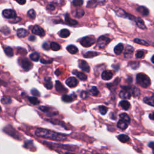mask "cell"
<instances>
[{
	"instance_id": "cell-16",
	"label": "cell",
	"mask_w": 154,
	"mask_h": 154,
	"mask_svg": "<svg viewBox=\"0 0 154 154\" xmlns=\"http://www.w3.org/2000/svg\"><path fill=\"white\" fill-rule=\"evenodd\" d=\"M76 98V95L75 94H72L71 95L64 94L62 96V100L64 102H71Z\"/></svg>"
},
{
	"instance_id": "cell-6",
	"label": "cell",
	"mask_w": 154,
	"mask_h": 154,
	"mask_svg": "<svg viewBox=\"0 0 154 154\" xmlns=\"http://www.w3.org/2000/svg\"><path fill=\"white\" fill-rule=\"evenodd\" d=\"M2 15L7 19H12L16 17V13L12 9H5L2 11Z\"/></svg>"
},
{
	"instance_id": "cell-43",
	"label": "cell",
	"mask_w": 154,
	"mask_h": 154,
	"mask_svg": "<svg viewBox=\"0 0 154 154\" xmlns=\"http://www.w3.org/2000/svg\"><path fill=\"white\" fill-rule=\"evenodd\" d=\"M99 112L102 115H105L107 112V111H108V108L106 106H102V105L100 106L99 107Z\"/></svg>"
},
{
	"instance_id": "cell-28",
	"label": "cell",
	"mask_w": 154,
	"mask_h": 154,
	"mask_svg": "<svg viewBox=\"0 0 154 154\" xmlns=\"http://www.w3.org/2000/svg\"><path fill=\"white\" fill-rule=\"evenodd\" d=\"M99 55V53L97 52H93V51H89V52H86L85 54H84L83 55V56L85 57V58H93L94 57H96L97 55Z\"/></svg>"
},
{
	"instance_id": "cell-30",
	"label": "cell",
	"mask_w": 154,
	"mask_h": 154,
	"mask_svg": "<svg viewBox=\"0 0 154 154\" xmlns=\"http://www.w3.org/2000/svg\"><path fill=\"white\" fill-rule=\"evenodd\" d=\"M84 15V11L82 9H77L75 11L74 16L77 18H81Z\"/></svg>"
},
{
	"instance_id": "cell-38",
	"label": "cell",
	"mask_w": 154,
	"mask_h": 154,
	"mask_svg": "<svg viewBox=\"0 0 154 154\" xmlns=\"http://www.w3.org/2000/svg\"><path fill=\"white\" fill-rule=\"evenodd\" d=\"M98 2L97 0H90L88 1L87 6L89 7H94L98 4Z\"/></svg>"
},
{
	"instance_id": "cell-15",
	"label": "cell",
	"mask_w": 154,
	"mask_h": 154,
	"mask_svg": "<svg viewBox=\"0 0 154 154\" xmlns=\"http://www.w3.org/2000/svg\"><path fill=\"white\" fill-rule=\"evenodd\" d=\"M72 73L75 75L81 81H85L87 79V75L84 73H82V72H78L76 70H73L72 72Z\"/></svg>"
},
{
	"instance_id": "cell-55",
	"label": "cell",
	"mask_w": 154,
	"mask_h": 154,
	"mask_svg": "<svg viewBox=\"0 0 154 154\" xmlns=\"http://www.w3.org/2000/svg\"><path fill=\"white\" fill-rule=\"evenodd\" d=\"M151 61H152V62L154 64V55L152 56V57L151 58Z\"/></svg>"
},
{
	"instance_id": "cell-54",
	"label": "cell",
	"mask_w": 154,
	"mask_h": 154,
	"mask_svg": "<svg viewBox=\"0 0 154 154\" xmlns=\"http://www.w3.org/2000/svg\"><path fill=\"white\" fill-rule=\"evenodd\" d=\"M149 118L151 119V120H154V112H152L149 114Z\"/></svg>"
},
{
	"instance_id": "cell-4",
	"label": "cell",
	"mask_w": 154,
	"mask_h": 154,
	"mask_svg": "<svg viewBox=\"0 0 154 154\" xmlns=\"http://www.w3.org/2000/svg\"><path fill=\"white\" fill-rule=\"evenodd\" d=\"M79 42L82 46L84 47H89L94 43L95 39L91 36H86L81 38Z\"/></svg>"
},
{
	"instance_id": "cell-40",
	"label": "cell",
	"mask_w": 154,
	"mask_h": 154,
	"mask_svg": "<svg viewBox=\"0 0 154 154\" xmlns=\"http://www.w3.org/2000/svg\"><path fill=\"white\" fill-rule=\"evenodd\" d=\"M83 0H73L72 4L75 7H80L83 4Z\"/></svg>"
},
{
	"instance_id": "cell-2",
	"label": "cell",
	"mask_w": 154,
	"mask_h": 154,
	"mask_svg": "<svg viewBox=\"0 0 154 154\" xmlns=\"http://www.w3.org/2000/svg\"><path fill=\"white\" fill-rule=\"evenodd\" d=\"M136 81L137 84L143 88H147L151 84L149 77L143 73H140L137 75Z\"/></svg>"
},
{
	"instance_id": "cell-9",
	"label": "cell",
	"mask_w": 154,
	"mask_h": 154,
	"mask_svg": "<svg viewBox=\"0 0 154 154\" xmlns=\"http://www.w3.org/2000/svg\"><path fill=\"white\" fill-rule=\"evenodd\" d=\"M32 32L33 34L35 35H38L39 36H43L45 34V32L44 29L38 25H35L33 27L32 29Z\"/></svg>"
},
{
	"instance_id": "cell-45",
	"label": "cell",
	"mask_w": 154,
	"mask_h": 154,
	"mask_svg": "<svg viewBox=\"0 0 154 154\" xmlns=\"http://www.w3.org/2000/svg\"><path fill=\"white\" fill-rule=\"evenodd\" d=\"M39 109L43 111V112H49L50 111V108L48 106H40L39 107Z\"/></svg>"
},
{
	"instance_id": "cell-11",
	"label": "cell",
	"mask_w": 154,
	"mask_h": 154,
	"mask_svg": "<svg viewBox=\"0 0 154 154\" xmlns=\"http://www.w3.org/2000/svg\"><path fill=\"white\" fill-rule=\"evenodd\" d=\"M134 52V48L132 47L131 46L128 45L126 46L125 52H124V57L126 58H130Z\"/></svg>"
},
{
	"instance_id": "cell-10",
	"label": "cell",
	"mask_w": 154,
	"mask_h": 154,
	"mask_svg": "<svg viewBox=\"0 0 154 154\" xmlns=\"http://www.w3.org/2000/svg\"><path fill=\"white\" fill-rule=\"evenodd\" d=\"M79 67H80V69L81 70H82L83 71L85 72H90V66L88 64V63L82 60H80L79 61Z\"/></svg>"
},
{
	"instance_id": "cell-1",
	"label": "cell",
	"mask_w": 154,
	"mask_h": 154,
	"mask_svg": "<svg viewBox=\"0 0 154 154\" xmlns=\"http://www.w3.org/2000/svg\"><path fill=\"white\" fill-rule=\"evenodd\" d=\"M35 134L38 137L49 138L54 140L63 141L66 139V137L64 135V134H61L60 133L55 132L54 131H52L50 130L42 129V128L37 129L35 131Z\"/></svg>"
},
{
	"instance_id": "cell-21",
	"label": "cell",
	"mask_w": 154,
	"mask_h": 154,
	"mask_svg": "<svg viewBox=\"0 0 154 154\" xmlns=\"http://www.w3.org/2000/svg\"><path fill=\"white\" fill-rule=\"evenodd\" d=\"M28 34V31L23 28H20L17 31V35L19 37H24Z\"/></svg>"
},
{
	"instance_id": "cell-17",
	"label": "cell",
	"mask_w": 154,
	"mask_h": 154,
	"mask_svg": "<svg viewBox=\"0 0 154 154\" xmlns=\"http://www.w3.org/2000/svg\"><path fill=\"white\" fill-rule=\"evenodd\" d=\"M137 10L143 16H147L149 14V9L145 6H139L137 8Z\"/></svg>"
},
{
	"instance_id": "cell-23",
	"label": "cell",
	"mask_w": 154,
	"mask_h": 154,
	"mask_svg": "<svg viewBox=\"0 0 154 154\" xmlns=\"http://www.w3.org/2000/svg\"><path fill=\"white\" fill-rule=\"evenodd\" d=\"M123 50V44L122 43H119L118 44L117 46H115L114 49V53L116 54V55H119L120 54L122 51Z\"/></svg>"
},
{
	"instance_id": "cell-27",
	"label": "cell",
	"mask_w": 154,
	"mask_h": 154,
	"mask_svg": "<svg viewBox=\"0 0 154 154\" xmlns=\"http://www.w3.org/2000/svg\"><path fill=\"white\" fill-rule=\"evenodd\" d=\"M119 105L125 110H128L130 108V103L127 100H122Z\"/></svg>"
},
{
	"instance_id": "cell-46",
	"label": "cell",
	"mask_w": 154,
	"mask_h": 154,
	"mask_svg": "<svg viewBox=\"0 0 154 154\" xmlns=\"http://www.w3.org/2000/svg\"><path fill=\"white\" fill-rule=\"evenodd\" d=\"M31 93H32V95H34V96H40V93L38 92V91L35 88H33L31 90Z\"/></svg>"
},
{
	"instance_id": "cell-32",
	"label": "cell",
	"mask_w": 154,
	"mask_h": 154,
	"mask_svg": "<svg viewBox=\"0 0 154 154\" xmlns=\"http://www.w3.org/2000/svg\"><path fill=\"white\" fill-rule=\"evenodd\" d=\"M29 58L34 61H37L40 58V55L38 52H35L29 55Z\"/></svg>"
},
{
	"instance_id": "cell-34",
	"label": "cell",
	"mask_w": 154,
	"mask_h": 154,
	"mask_svg": "<svg viewBox=\"0 0 154 154\" xmlns=\"http://www.w3.org/2000/svg\"><path fill=\"white\" fill-rule=\"evenodd\" d=\"M50 48H51L52 50L57 51H58L60 49L61 46L58 43H57L56 42H52L50 45Z\"/></svg>"
},
{
	"instance_id": "cell-39",
	"label": "cell",
	"mask_w": 154,
	"mask_h": 154,
	"mask_svg": "<svg viewBox=\"0 0 154 154\" xmlns=\"http://www.w3.org/2000/svg\"><path fill=\"white\" fill-rule=\"evenodd\" d=\"M27 15L28 16L31 18V19H34L35 17L36 16V13L35 12V11L33 9H31L29 10L28 13H27Z\"/></svg>"
},
{
	"instance_id": "cell-33",
	"label": "cell",
	"mask_w": 154,
	"mask_h": 154,
	"mask_svg": "<svg viewBox=\"0 0 154 154\" xmlns=\"http://www.w3.org/2000/svg\"><path fill=\"white\" fill-rule=\"evenodd\" d=\"M134 42L137 43H138L140 45H143V46H149V44L148 42H147L146 41L144 40H141V39H140V38H135L134 40Z\"/></svg>"
},
{
	"instance_id": "cell-5",
	"label": "cell",
	"mask_w": 154,
	"mask_h": 154,
	"mask_svg": "<svg viewBox=\"0 0 154 154\" xmlns=\"http://www.w3.org/2000/svg\"><path fill=\"white\" fill-rule=\"evenodd\" d=\"M111 42V39L106 36L101 35L100 36L97 41V45L99 48L103 49L105 48V46Z\"/></svg>"
},
{
	"instance_id": "cell-19",
	"label": "cell",
	"mask_w": 154,
	"mask_h": 154,
	"mask_svg": "<svg viewBox=\"0 0 154 154\" xmlns=\"http://www.w3.org/2000/svg\"><path fill=\"white\" fill-rule=\"evenodd\" d=\"M115 13L116 14L119 16V17H124V18H126V16H127V13L122 10V8H117L115 9Z\"/></svg>"
},
{
	"instance_id": "cell-31",
	"label": "cell",
	"mask_w": 154,
	"mask_h": 154,
	"mask_svg": "<svg viewBox=\"0 0 154 154\" xmlns=\"http://www.w3.org/2000/svg\"><path fill=\"white\" fill-rule=\"evenodd\" d=\"M117 138L122 143H126L129 140V137L125 134H120L117 137Z\"/></svg>"
},
{
	"instance_id": "cell-41",
	"label": "cell",
	"mask_w": 154,
	"mask_h": 154,
	"mask_svg": "<svg viewBox=\"0 0 154 154\" xmlns=\"http://www.w3.org/2000/svg\"><path fill=\"white\" fill-rule=\"evenodd\" d=\"M131 92L132 93V95L134 96V97H137V96H138L139 93H140V90L138 88H136V87H134V88H131Z\"/></svg>"
},
{
	"instance_id": "cell-44",
	"label": "cell",
	"mask_w": 154,
	"mask_h": 154,
	"mask_svg": "<svg viewBox=\"0 0 154 154\" xmlns=\"http://www.w3.org/2000/svg\"><path fill=\"white\" fill-rule=\"evenodd\" d=\"M144 56V52L141 50L138 51L135 54V57L137 58H142Z\"/></svg>"
},
{
	"instance_id": "cell-29",
	"label": "cell",
	"mask_w": 154,
	"mask_h": 154,
	"mask_svg": "<svg viewBox=\"0 0 154 154\" xmlns=\"http://www.w3.org/2000/svg\"><path fill=\"white\" fill-rule=\"evenodd\" d=\"M119 117H120V120H122L125 121L127 123H129L130 122V120H131L130 117L126 113H122V114H120Z\"/></svg>"
},
{
	"instance_id": "cell-18",
	"label": "cell",
	"mask_w": 154,
	"mask_h": 154,
	"mask_svg": "<svg viewBox=\"0 0 154 154\" xmlns=\"http://www.w3.org/2000/svg\"><path fill=\"white\" fill-rule=\"evenodd\" d=\"M144 103L150 106H154V95L150 96H146L143 99Z\"/></svg>"
},
{
	"instance_id": "cell-24",
	"label": "cell",
	"mask_w": 154,
	"mask_h": 154,
	"mask_svg": "<svg viewBox=\"0 0 154 154\" xmlns=\"http://www.w3.org/2000/svg\"><path fill=\"white\" fill-rule=\"evenodd\" d=\"M45 87L47 89H51L52 88V83L51 82V79L49 77H47L45 78V83H44Z\"/></svg>"
},
{
	"instance_id": "cell-20",
	"label": "cell",
	"mask_w": 154,
	"mask_h": 154,
	"mask_svg": "<svg viewBox=\"0 0 154 154\" xmlns=\"http://www.w3.org/2000/svg\"><path fill=\"white\" fill-rule=\"evenodd\" d=\"M65 21L69 25H76L78 24V22L70 18L68 14H66L65 16Z\"/></svg>"
},
{
	"instance_id": "cell-50",
	"label": "cell",
	"mask_w": 154,
	"mask_h": 154,
	"mask_svg": "<svg viewBox=\"0 0 154 154\" xmlns=\"http://www.w3.org/2000/svg\"><path fill=\"white\" fill-rule=\"evenodd\" d=\"M42 47H43V48L45 50H49V45H48L47 43H43Z\"/></svg>"
},
{
	"instance_id": "cell-13",
	"label": "cell",
	"mask_w": 154,
	"mask_h": 154,
	"mask_svg": "<svg viewBox=\"0 0 154 154\" xmlns=\"http://www.w3.org/2000/svg\"><path fill=\"white\" fill-rule=\"evenodd\" d=\"M112 76H113V74L110 70H105L102 73V78L103 80H106V81L111 79Z\"/></svg>"
},
{
	"instance_id": "cell-14",
	"label": "cell",
	"mask_w": 154,
	"mask_h": 154,
	"mask_svg": "<svg viewBox=\"0 0 154 154\" xmlns=\"http://www.w3.org/2000/svg\"><path fill=\"white\" fill-rule=\"evenodd\" d=\"M134 22H135L136 25H137V26L142 29H146V26L145 25V23L144 22V21L140 17H135V19L134 20Z\"/></svg>"
},
{
	"instance_id": "cell-51",
	"label": "cell",
	"mask_w": 154,
	"mask_h": 154,
	"mask_svg": "<svg viewBox=\"0 0 154 154\" xmlns=\"http://www.w3.org/2000/svg\"><path fill=\"white\" fill-rule=\"evenodd\" d=\"M149 147H150L152 149V151H153V153H154V142H150L148 144Z\"/></svg>"
},
{
	"instance_id": "cell-8",
	"label": "cell",
	"mask_w": 154,
	"mask_h": 154,
	"mask_svg": "<svg viewBox=\"0 0 154 154\" xmlns=\"http://www.w3.org/2000/svg\"><path fill=\"white\" fill-rule=\"evenodd\" d=\"M66 84L70 87H75L78 84V81L75 77H69L66 81Z\"/></svg>"
},
{
	"instance_id": "cell-47",
	"label": "cell",
	"mask_w": 154,
	"mask_h": 154,
	"mask_svg": "<svg viewBox=\"0 0 154 154\" xmlns=\"http://www.w3.org/2000/svg\"><path fill=\"white\" fill-rule=\"evenodd\" d=\"M52 60H46L45 59H43V58L40 60V62L43 64H50L52 63Z\"/></svg>"
},
{
	"instance_id": "cell-12",
	"label": "cell",
	"mask_w": 154,
	"mask_h": 154,
	"mask_svg": "<svg viewBox=\"0 0 154 154\" xmlns=\"http://www.w3.org/2000/svg\"><path fill=\"white\" fill-rule=\"evenodd\" d=\"M55 88L57 91L61 93H65L68 91L59 81H57L55 82Z\"/></svg>"
},
{
	"instance_id": "cell-7",
	"label": "cell",
	"mask_w": 154,
	"mask_h": 154,
	"mask_svg": "<svg viewBox=\"0 0 154 154\" xmlns=\"http://www.w3.org/2000/svg\"><path fill=\"white\" fill-rule=\"evenodd\" d=\"M20 64L21 67L26 71L30 70L32 67L31 63L27 58H22L20 61Z\"/></svg>"
},
{
	"instance_id": "cell-22",
	"label": "cell",
	"mask_w": 154,
	"mask_h": 154,
	"mask_svg": "<svg viewBox=\"0 0 154 154\" xmlns=\"http://www.w3.org/2000/svg\"><path fill=\"white\" fill-rule=\"evenodd\" d=\"M128 124L126 122H125V121L122 120H120L118 122H117V127L122 129V130H125L127 128H128Z\"/></svg>"
},
{
	"instance_id": "cell-3",
	"label": "cell",
	"mask_w": 154,
	"mask_h": 154,
	"mask_svg": "<svg viewBox=\"0 0 154 154\" xmlns=\"http://www.w3.org/2000/svg\"><path fill=\"white\" fill-rule=\"evenodd\" d=\"M122 88L123 90H121L119 93L120 97L123 99H130L131 96V88L128 86H123Z\"/></svg>"
},
{
	"instance_id": "cell-25",
	"label": "cell",
	"mask_w": 154,
	"mask_h": 154,
	"mask_svg": "<svg viewBox=\"0 0 154 154\" xmlns=\"http://www.w3.org/2000/svg\"><path fill=\"white\" fill-rule=\"evenodd\" d=\"M67 50L69 53H70L72 54H75L77 53L78 51V49L77 47L75 46V45H69L67 47Z\"/></svg>"
},
{
	"instance_id": "cell-56",
	"label": "cell",
	"mask_w": 154,
	"mask_h": 154,
	"mask_svg": "<svg viewBox=\"0 0 154 154\" xmlns=\"http://www.w3.org/2000/svg\"><path fill=\"white\" fill-rule=\"evenodd\" d=\"M1 108L0 107V112H1Z\"/></svg>"
},
{
	"instance_id": "cell-35",
	"label": "cell",
	"mask_w": 154,
	"mask_h": 154,
	"mask_svg": "<svg viewBox=\"0 0 154 154\" xmlns=\"http://www.w3.org/2000/svg\"><path fill=\"white\" fill-rule=\"evenodd\" d=\"M4 51L5 54L8 57H12L14 55L13 50L11 47H6L4 49Z\"/></svg>"
},
{
	"instance_id": "cell-26",
	"label": "cell",
	"mask_w": 154,
	"mask_h": 154,
	"mask_svg": "<svg viewBox=\"0 0 154 154\" xmlns=\"http://www.w3.org/2000/svg\"><path fill=\"white\" fill-rule=\"evenodd\" d=\"M70 31L67 29H63L59 32V35L62 38H66L70 35Z\"/></svg>"
},
{
	"instance_id": "cell-36",
	"label": "cell",
	"mask_w": 154,
	"mask_h": 154,
	"mask_svg": "<svg viewBox=\"0 0 154 154\" xmlns=\"http://www.w3.org/2000/svg\"><path fill=\"white\" fill-rule=\"evenodd\" d=\"M89 93L91 95H92V96H97L99 94V91H98V90H97L96 87L93 86V87H91V89L89 90Z\"/></svg>"
},
{
	"instance_id": "cell-53",
	"label": "cell",
	"mask_w": 154,
	"mask_h": 154,
	"mask_svg": "<svg viewBox=\"0 0 154 154\" xmlns=\"http://www.w3.org/2000/svg\"><path fill=\"white\" fill-rule=\"evenodd\" d=\"M28 39H29V40H30V41H34V40H35V37L34 35H30V36L29 37Z\"/></svg>"
},
{
	"instance_id": "cell-52",
	"label": "cell",
	"mask_w": 154,
	"mask_h": 154,
	"mask_svg": "<svg viewBox=\"0 0 154 154\" xmlns=\"http://www.w3.org/2000/svg\"><path fill=\"white\" fill-rule=\"evenodd\" d=\"M18 4L20 5H23L26 2V0H15Z\"/></svg>"
},
{
	"instance_id": "cell-48",
	"label": "cell",
	"mask_w": 154,
	"mask_h": 154,
	"mask_svg": "<svg viewBox=\"0 0 154 154\" xmlns=\"http://www.w3.org/2000/svg\"><path fill=\"white\" fill-rule=\"evenodd\" d=\"M88 96V93L87 91H82L81 93V97L82 98V99H84V98H86Z\"/></svg>"
},
{
	"instance_id": "cell-42",
	"label": "cell",
	"mask_w": 154,
	"mask_h": 154,
	"mask_svg": "<svg viewBox=\"0 0 154 154\" xmlns=\"http://www.w3.org/2000/svg\"><path fill=\"white\" fill-rule=\"evenodd\" d=\"M11 102V99L8 97H4L1 99V102L3 104H9Z\"/></svg>"
},
{
	"instance_id": "cell-37",
	"label": "cell",
	"mask_w": 154,
	"mask_h": 154,
	"mask_svg": "<svg viewBox=\"0 0 154 154\" xmlns=\"http://www.w3.org/2000/svg\"><path fill=\"white\" fill-rule=\"evenodd\" d=\"M28 100H29V102L31 103L33 105H37V104H38L40 103V101L38 100V99L37 97H34V96H33V97H28Z\"/></svg>"
},
{
	"instance_id": "cell-49",
	"label": "cell",
	"mask_w": 154,
	"mask_h": 154,
	"mask_svg": "<svg viewBox=\"0 0 154 154\" xmlns=\"http://www.w3.org/2000/svg\"><path fill=\"white\" fill-rule=\"evenodd\" d=\"M47 9L49 10V11H53L55 10V6L53 5V4H49L48 6H47Z\"/></svg>"
}]
</instances>
